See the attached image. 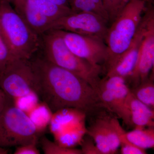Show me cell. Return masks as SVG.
I'll return each instance as SVG.
<instances>
[{
	"instance_id": "6da1fadb",
	"label": "cell",
	"mask_w": 154,
	"mask_h": 154,
	"mask_svg": "<svg viewBox=\"0 0 154 154\" xmlns=\"http://www.w3.org/2000/svg\"><path fill=\"white\" fill-rule=\"evenodd\" d=\"M30 60L36 79L35 92L53 113L73 108L91 116L103 108L95 89L81 77L42 54Z\"/></svg>"
},
{
	"instance_id": "7a4b0ae2",
	"label": "cell",
	"mask_w": 154,
	"mask_h": 154,
	"mask_svg": "<svg viewBox=\"0 0 154 154\" xmlns=\"http://www.w3.org/2000/svg\"><path fill=\"white\" fill-rule=\"evenodd\" d=\"M0 32L13 59L30 60L40 49V36L29 28L8 0H0Z\"/></svg>"
},
{
	"instance_id": "3957f363",
	"label": "cell",
	"mask_w": 154,
	"mask_h": 154,
	"mask_svg": "<svg viewBox=\"0 0 154 154\" xmlns=\"http://www.w3.org/2000/svg\"><path fill=\"white\" fill-rule=\"evenodd\" d=\"M146 0H130L107 29L105 39L107 57L103 67L107 69L129 47L146 9Z\"/></svg>"
},
{
	"instance_id": "277c9868",
	"label": "cell",
	"mask_w": 154,
	"mask_h": 154,
	"mask_svg": "<svg viewBox=\"0 0 154 154\" xmlns=\"http://www.w3.org/2000/svg\"><path fill=\"white\" fill-rule=\"evenodd\" d=\"M42 55L57 66L72 72L96 89L103 69L78 57L67 47L57 30H48L39 35Z\"/></svg>"
},
{
	"instance_id": "5b68a950",
	"label": "cell",
	"mask_w": 154,
	"mask_h": 154,
	"mask_svg": "<svg viewBox=\"0 0 154 154\" xmlns=\"http://www.w3.org/2000/svg\"><path fill=\"white\" fill-rule=\"evenodd\" d=\"M39 134L28 115L9 98L0 115V146L37 143Z\"/></svg>"
},
{
	"instance_id": "8992f818",
	"label": "cell",
	"mask_w": 154,
	"mask_h": 154,
	"mask_svg": "<svg viewBox=\"0 0 154 154\" xmlns=\"http://www.w3.org/2000/svg\"><path fill=\"white\" fill-rule=\"evenodd\" d=\"M35 74L30 60L15 59L0 74V88L13 100L35 92Z\"/></svg>"
},
{
	"instance_id": "52a82bcc",
	"label": "cell",
	"mask_w": 154,
	"mask_h": 154,
	"mask_svg": "<svg viewBox=\"0 0 154 154\" xmlns=\"http://www.w3.org/2000/svg\"><path fill=\"white\" fill-rule=\"evenodd\" d=\"M107 23L100 16L91 12L71 13L54 21L49 30H63L104 40L107 35Z\"/></svg>"
},
{
	"instance_id": "ba28073f",
	"label": "cell",
	"mask_w": 154,
	"mask_h": 154,
	"mask_svg": "<svg viewBox=\"0 0 154 154\" xmlns=\"http://www.w3.org/2000/svg\"><path fill=\"white\" fill-rule=\"evenodd\" d=\"M102 108L94 113L86 133L94 140L101 154L116 153L120 142L114 125L116 116Z\"/></svg>"
},
{
	"instance_id": "9c48e42d",
	"label": "cell",
	"mask_w": 154,
	"mask_h": 154,
	"mask_svg": "<svg viewBox=\"0 0 154 154\" xmlns=\"http://www.w3.org/2000/svg\"><path fill=\"white\" fill-rule=\"evenodd\" d=\"M56 30L74 54L94 66L102 68L103 71L107 57V46L104 40L93 36Z\"/></svg>"
},
{
	"instance_id": "30bf717a",
	"label": "cell",
	"mask_w": 154,
	"mask_h": 154,
	"mask_svg": "<svg viewBox=\"0 0 154 154\" xmlns=\"http://www.w3.org/2000/svg\"><path fill=\"white\" fill-rule=\"evenodd\" d=\"M102 107L123 120L130 88L124 78L111 76L100 79L95 89Z\"/></svg>"
},
{
	"instance_id": "8fae6325",
	"label": "cell",
	"mask_w": 154,
	"mask_h": 154,
	"mask_svg": "<svg viewBox=\"0 0 154 154\" xmlns=\"http://www.w3.org/2000/svg\"><path fill=\"white\" fill-rule=\"evenodd\" d=\"M82 113L77 109L65 108L53 113L49 125L56 143L70 148L80 143L83 136L78 124L79 118L82 116L80 115Z\"/></svg>"
},
{
	"instance_id": "7c38bea8",
	"label": "cell",
	"mask_w": 154,
	"mask_h": 154,
	"mask_svg": "<svg viewBox=\"0 0 154 154\" xmlns=\"http://www.w3.org/2000/svg\"><path fill=\"white\" fill-rule=\"evenodd\" d=\"M145 28L136 65L128 83L131 88L138 85L147 79L154 64V12L152 7L147 8Z\"/></svg>"
},
{
	"instance_id": "4fadbf2b",
	"label": "cell",
	"mask_w": 154,
	"mask_h": 154,
	"mask_svg": "<svg viewBox=\"0 0 154 154\" xmlns=\"http://www.w3.org/2000/svg\"><path fill=\"white\" fill-rule=\"evenodd\" d=\"M145 25V17L143 16L129 47L105 71L106 76L122 77L125 79L128 82L136 65Z\"/></svg>"
},
{
	"instance_id": "5bb4252c",
	"label": "cell",
	"mask_w": 154,
	"mask_h": 154,
	"mask_svg": "<svg viewBox=\"0 0 154 154\" xmlns=\"http://www.w3.org/2000/svg\"><path fill=\"white\" fill-rule=\"evenodd\" d=\"M122 121L128 127L134 129L154 127V110L138 100L130 91Z\"/></svg>"
},
{
	"instance_id": "9a60e30c",
	"label": "cell",
	"mask_w": 154,
	"mask_h": 154,
	"mask_svg": "<svg viewBox=\"0 0 154 154\" xmlns=\"http://www.w3.org/2000/svg\"><path fill=\"white\" fill-rule=\"evenodd\" d=\"M11 5L34 33L40 35L49 30L52 21L29 0H18Z\"/></svg>"
},
{
	"instance_id": "2e32d148",
	"label": "cell",
	"mask_w": 154,
	"mask_h": 154,
	"mask_svg": "<svg viewBox=\"0 0 154 154\" xmlns=\"http://www.w3.org/2000/svg\"><path fill=\"white\" fill-rule=\"evenodd\" d=\"M70 8L74 13L91 12L100 16L109 23L108 15L103 6L102 0H68Z\"/></svg>"
},
{
	"instance_id": "e0dca14e",
	"label": "cell",
	"mask_w": 154,
	"mask_h": 154,
	"mask_svg": "<svg viewBox=\"0 0 154 154\" xmlns=\"http://www.w3.org/2000/svg\"><path fill=\"white\" fill-rule=\"evenodd\" d=\"M53 112L44 102L39 103L27 113L28 117L40 134L49 125Z\"/></svg>"
},
{
	"instance_id": "ac0fdd59",
	"label": "cell",
	"mask_w": 154,
	"mask_h": 154,
	"mask_svg": "<svg viewBox=\"0 0 154 154\" xmlns=\"http://www.w3.org/2000/svg\"><path fill=\"white\" fill-rule=\"evenodd\" d=\"M127 139L138 147L146 150L153 148L154 127L136 128L126 132Z\"/></svg>"
},
{
	"instance_id": "d6986e66",
	"label": "cell",
	"mask_w": 154,
	"mask_h": 154,
	"mask_svg": "<svg viewBox=\"0 0 154 154\" xmlns=\"http://www.w3.org/2000/svg\"><path fill=\"white\" fill-rule=\"evenodd\" d=\"M130 91L138 100L154 110V73L150 75L147 79L138 85L130 88Z\"/></svg>"
},
{
	"instance_id": "ffe728a7",
	"label": "cell",
	"mask_w": 154,
	"mask_h": 154,
	"mask_svg": "<svg viewBox=\"0 0 154 154\" xmlns=\"http://www.w3.org/2000/svg\"><path fill=\"white\" fill-rule=\"evenodd\" d=\"M52 22L61 17L73 13L68 7L59 5L48 0H29Z\"/></svg>"
},
{
	"instance_id": "44dd1931",
	"label": "cell",
	"mask_w": 154,
	"mask_h": 154,
	"mask_svg": "<svg viewBox=\"0 0 154 154\" xmlns=\"http://www.w3.org/2000/svg\"><path fill=\"white\" fill-rule=\"evenodd\" d=\"M114 125L120 142V152L122 154H145L146 150L138 147L133 144L127 139L125 130L122 127L118 117L114 119Z\"/></svg>"
},
{
	"instance_id": "7402d4cb",
	"label": "cell",
	"mask_w": 154,
	"mask_h": 154,
	"mask_svg": "<svg viewBox=\"0 0 154 154\" xmlns=\"http://www.w3.org/2000/svg\"><path fill=\"white\" fill-rule=\"evenodd\" d=\"M40 143L45 154H82L81 149L63 146L51 141L45 137L40 138Z\"/></svg>"
},
{
	"instance_id": "603a6c76",
	"label": "cell",
	"mask_w": 154,
	"mask_h": 154,
	"mask_svg": "<svg viewBox=\"0 0 154 154\" xmlns=\"http://www.w3.org/2000/svg\"><path fill=\"white\" fill-rule=\"evenodd\" d=\"M39 98L35 92L12 100L14 105L27 114L39 103Z\"/></svg>"
},
{
	"instance_id": "cb8c5ba5",
	"label": "cell",
	"mask_w": 154,
	"mask_h": 154,
	"mask_svg": "<svg viewBox=\"0 0 154 154\" xmlns=\"http://www.w3.org/2000/svg\"><path fill=\"white\" fill-rule=\"evenodd\" d=\"M130 0H102L110 24L118 17Z\"/></svg>"
},
{
	"instance_id": "d4e9b609",
	"label": "cell",
	"mask_w": 154,
	"mask_h": 154,
	"mask_svg": "<svg viewBox=\"0 0 154 154\" xmlns=\"http://www.w3.org/2000/svg\"><path fill=\"white\" fill-rule=\"evenodd\" d=\"M13 60L10 50L0 32V74Z\"/></svg>"
},
{
	"instance_id": "484cf974",
	"label": "cell",
	"mask_w": 154,
	"mask_h": 154,
	"mask_svg": "<svg viewBox=\"0 0 154 154\" xmlns=\"http://www.w3.org/2000/svg\"><path fill=\"white\" fill-rule=\"evenodd\" d=\"M80 144L82 154H101L93 139L88 134L83 137Z\"/></svg>"
},
{
	"instance_id": "4316f807",
	"label": "cell",
	"mask_w": 154,
	"mask_h": 154,
	"mask_svg": "<svg viewBox=\"0 0 154 154\" xmlns=\"http://www.w3.org/2000/svg\"><path fill=\"white\" fill-rule=\"evenodd\" d=\"M37 143L26 144L17 146L14 154H39L40 151L37 148Z\"/></svg>"
},
{
	"instance_id": "83f0119b",
	"label": "cell",
	"mask_w": 154,
	"mask_h": 154,
	"mask_svg": "<svg viewBox=\"0 0 154 154\" xmlns=\"http://www.w3.org/2000/svg\"><path fill=\"white\" fill-rule=\"evenodd\" d=\"M9 98L1 89H0V115L4 110Z\"/></svg>"
},
{
	"instance_id": "f1b7e54d",
	"label": "cell",
	"mask_w": 154,
	"mask_h": 154,
	"mask_svg": "<svg viewBox=\"0 0 154 154\" xmlns=\"http://www.w3.org/2000/svg\"><path fill=\"white\" fill-rule=\"evenodd\" d=\"M48 1L59 5L69 8L68 0H48Z\"/></svg>"
},
{
	"instance_id": "f546056e",
	"label": "cell",
	"mask_w": 154,
	"mask_h": 154,
	"mask_svg": "<svg viewBox=\"0 0 154 154\" xmlns=\"http://www.w3.org/2000/svg\"><path fill=\"white\" fill-rule=\"evenodd\" d=\"M9 153V150L5 147L0 146V154H8Z\"/></svg>"
},
{
	"instance_id": "4dcf8cb0",
	"label": "cell",
	"mask_w": 154,
	"mask_h": 154,
	"mask_svg": "<svg viewBox=\"0 0 154 154\" xmlns=\"http://www.w3.org/2000/svg\"><path fill=\"white\" fill-rule=\"evenodd\" d=\"M10 3H12L14 2H16V1H18V0H8Z\"/></svg>"
}]
</instances>
